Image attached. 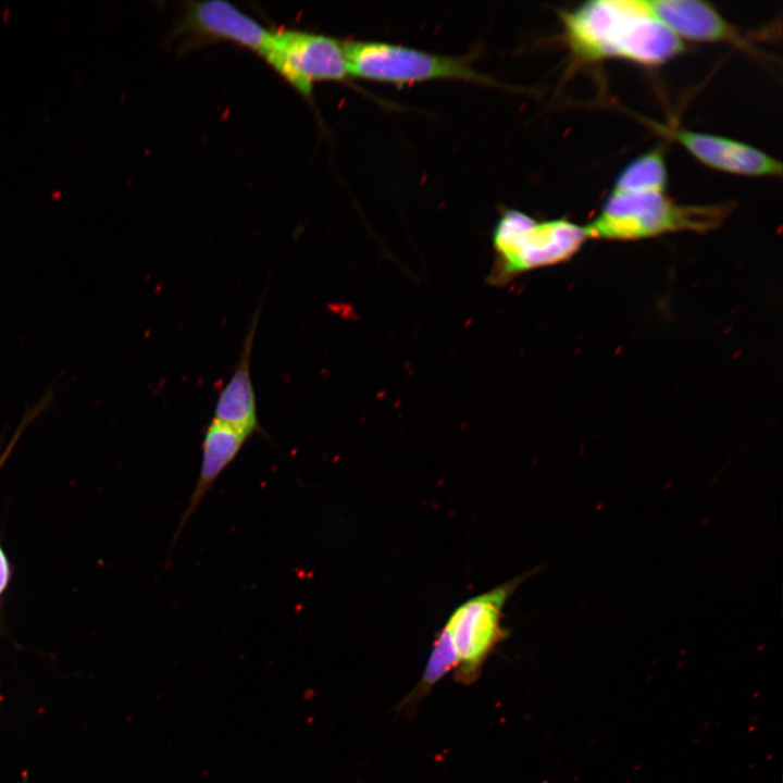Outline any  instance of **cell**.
<instances>
[{"label": "cell", "instance_id": "obj_1", "mask_svg": "<svg viewBox=\"0 0 783 783\" xmlns=\"http://www.w3.org/2000/svg\"><path fill=\"white\" fill-rule=\"evenodd\" d=\"M568 47L577 59H621L659 65L685 50L647 0H593L559 12Z\"/></svg>", "mask_w": 783, "mask_h": 783}, {"label": "cell", "instance_id": "obj_2", "mask_svg": "<svg viewBox=\"0 0 783 783\" xmlns=\"http://www.w3.org/2000/svg\"><path fill=\"white\" fill-rule=\"evenodd\" d=\"M730 203L680 204L658 190H611L599 214L584 226L587 238L630 241L720 226Z\"/></svg>", "mask_w": 783, "mask_h": 783}, {"label": "cell", "instance_id": "obj_3", "mask_svg": "<svg viewBox=\"0 0 783 783\" xmlns=\"http://www.w3.org/2000/svg\"><path fill=\"white\" fill-rule=\"evenodd\" d=\"M587 239L584 226L567 217L538 221L507 208L493 228L495 258L486 282L502 287L527 272L564 263Z\"/></svg>", "mask_w": 783, "mask_h": 783}, {"label": "cell", "instance_id": "obj_4", "mask_svg": "<svg viewBox=\"0 0 783 783\" xmlns=\"http://www.w3.org/2000/svg\"><path fill=\"white\" fill-rule=\"evenodd\" d=\"M351 77L397 87L437 79H458L497 86L493 77L477 72L470 57L431 53L385 41L345 40Z\"/></svg>", "mask_w": 783, "mask_h": 783}, {"label": "cell", "instance_id": "obj_5", "mask_svg": "<svg viewBox=\"0 0 783 783\" xmlns=\"http://www.w3.org/2000/svg\"><path fill=\"white\" fill-rule=\"evenodd\" d=\"M532 572L514 576L492 589L460 604L448 617L444 627L451 639L456 656V679L472 683L507 632L502 625V609Z\"/></svg>", "mask_w": 783, "mask_h": 783}, {"label": "cell", "instance_id": "obj_6", "mask_svg": "<svg viewBox=\"0 0 783 783\" xmlns=\"http://www.w3.org/2000/svg\"><path fill=\"white\" fill-rule=\"evenodd\" d=\"M262 58L306 97L311 96L316 83L351 77L343 41L323 34L290 28L272 32Z\"/></svg>", "mask_w": 783, "mask_h": 783}, {"label": "cell", "instance_id": "obj_7", "mask_svg": "<svg viewBox=\"0 0 783 783\" xmlns=\"http://www.w3.org/2000/svg\"><path fill=\"white\" fill-rule=\"evenodd\" d=\"M660 134L682 146L692 157L716 171L753 177L781 176L782 163L765 151L719 135L652 123Z\"/></svg>", "mask_w": 783, "mask_h": 783}, {"label": "cell", "instance_id": "obj_8", "mask_svg": "<svg viewBox=\"0 0 783 783\" xmlns=\"http://www.w3.org/2000/svg\"><path fill=\"white\" fill-rule=\"evenodd\" d=\"M183 32L198 39L224 40L263 57L272 32L232 3L222 0L189 2Z\"/></svg>", "mask_w": 783, "mask_h": 783}, {"label": "cell", "instance_id": "obj_9", "mask_svg": "<svg viewBox=\"0 0 783 783\" xmlns=\"http://www.w3.org/2000/svg\"><path fill=\"white\" fill-rule=\"evenodd\" d=\"M655 15L681 40L751 46L711 4L697 0H647Z\"/></svg>", "mask_w": 783, "mask_h": 783}, {"label": "cell", "instance_id": "obj_10", "mask_svg": "<svg viewBox=\"0 0 783 783\" xmlns=\"http://www.w3.org/2000/svg\"><path fill=\"white\" fill-rule=\"evenodd\" d=\"M260 313L261 306L259 304L246 331L232 375L219 391L213 417L248 438L256 434L265 435L258 419L257 398L250 372L251 353Z\"/></svg>", "mask_w": 783, "mask_h": 783}, {"label": "cell", "instance_id": "obj_11", "mask_svg": "<svg viewBox=\"0 0 783 783\" xmlns=\"http://www.w3.org/2000/svg\"><path fill=\"white\" fill-rule=\"evenodd\" d=\"M249 438L235 428L212 419L201 442V463L198 480L179 520L172 543L192 517L206 495L211 490L223 471L235 460Z\"/></svg>", "mask_w": 783, "mask_h": 783}, {"label": "cell", "instance_id": "obj_12", "mask_svg": "<svg viewBox=\"0 0 783 783\" xmlns=\"http://www.w3.org/2000/svg\"><path fill=\"white\" fill-rule=\"evenodd\" d=\"M668 172L661 148L651 149L624 166L617 176L612 190L666 191Z\"/></svg>", "mask_w": 783, "mask_h": 783}, {"label": "cell", "instance_id": "obj_13", "mask_svg": "<svg viewBox=\"0 0 783 783\" xmlns=\"http://www.w3.org/2000/svg\"><path fill=\"white\" fill-rule=\"evenodd\" d=\"M456 667L457 656L449 634L443 627L435 636L425 669L418 684L417 695L425 694Z\"/></svg>", "mask_w": 783, "mask_h": 783}, {"label": "cell", "instance_id": "obj_14", "mask_svg": "<svg viewBox=\"0 0 783 783\" xmlns=\"http://www.w3.org/2000/svg\"><path fill=\"white\" fill-rule=\"evenodd\" d=\"M53 393L48 391L46 395H44L39 401L30 407L24 414L16 432L14 433L12 440L8 445L7 449L2 452L0 456V469L3 465L4 461L7 460L8 456L11 453L13 447L15 446L16 442L21 437L22 432L27 427V425L36 419L38 414H40L42 411H45L49 406L50 401H52Z\"/></svg>", "mask_w": 783, "mask_h": 783}, {"label": "cell", "instance_id": "obj_15", "mask_svg": "<svg viewBox=\"0 0 783 783\" xmlns=\"http://www.w3.org/2000/svg\"><path fill=\"white\" fill-rule=\"evenodd\" d=\"M10 576V569L7 556L0 547V595L4 591Z\"/></svg>", "mask_w": 783, "mask_h": 783}]
</instances>
